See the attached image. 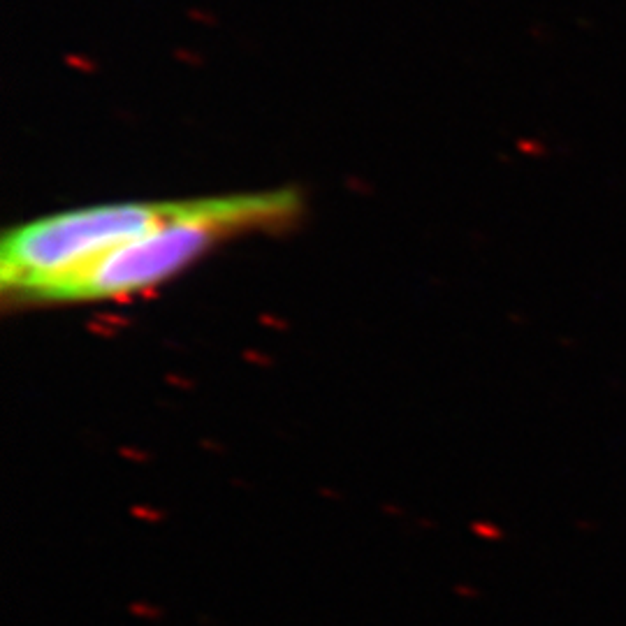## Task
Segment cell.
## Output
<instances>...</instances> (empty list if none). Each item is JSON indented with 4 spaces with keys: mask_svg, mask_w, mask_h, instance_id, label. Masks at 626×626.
Listing matches in <instances>:
<instances>
[{
    "mask_svg": "<svg viewBox=\"0 0 626 626\" xmlns=\"http://www.w3.org/2000/svg\"><path fill=\"white\" fill-rule=\"evenodd\" d=\"M299 207L302 200L292 188L195 198L183 214L81 267L40 292L32 304L102 302L144 292L172 279L225 239L292 221Z\"/></svg>",
    "mask_w": 626,
    "mask_h": 626,
    "instance_id": "6da1fadb",
    "label": "cell"
},
{
    "mask_svg": "<svg viewBox=\"0 0 626 626\" xmlns=\"http://www.w3.org/2000/svg\"><path fill=\"white\" fill-rule=\"evenodd\" d=\"M188 202H112L16 225L0 246V290L32 304L40 292L81 267L183 214Z\"/></svg>",
    "mask_w": 626,
    "mask_h": 626,
    "instance_id": "7a4b0ae2",
    "label": "cell"
},
{
    "mask_svg": "<svg viewBox=\"0 0 626 626\" xmlns=\"http://www.w3.org/2000/svg\"><path fill=\"white\" fill-rule=\"evenodd\" d=\"M130 513H133L137 519H144V522H162V519H165V515H162L160 510H153L149 506H140V503H135V506L130 508Z\"/></svg>",
    "mask_w": 626,
    "mask_h": 626,
    "instance_id": "3957f363",
    "label": "cell"
},
{
    "mask_svg": "<svg viewBox=\"0 0 626 626\" xmlns=\"http://www.w3.org/2000/svg\"><path fill=\"white\" fill-rule=\"evenodd\" d=\"M130 613L140 615V617H160V610H153V606H144V603H133L130 606Z\"/></svg>",
    "mask_w": 626,
    "mask_h": 626,
    "instance_id": "277c9868",
    "label": "cell"
}]
</instances>
